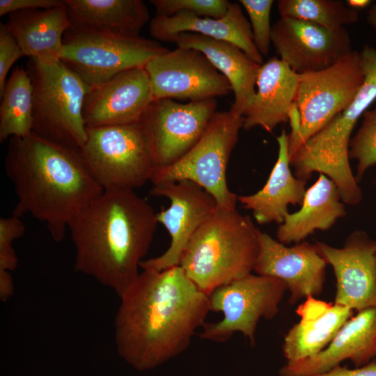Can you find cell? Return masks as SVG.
<instances>
[{"instance_id":"cell-1","label":"cell","mask_w":376,"mask_h":376,"mask_svg":"<svg viewBox=\"0 0 376 376\" xmlns=\"http://www.w3.org/2000/svg\"><path fill=\"white\" fill-rule=\"evenodd\" d=\"M119 298L115 345L119 355L139 370L184 352L210 311L209 295L179 265L143 269Z\"/></svg>"},{"instance_id":"cell-2","label":"cell","mask_w":376,"mask_h":376,"mask_svg":"<svg viewBox=\"0 0 376 376\" xmlns=\"http://www.w3.org/2000/svg\"><path fill=\"white\" fill-rule=\"evenodd\" d=\"M157 223L152 206L134 190H103L69 222L75 270L120 297L139 276Z\"/></svg>"},{"instance_id":"cell-3","label":"cell","mask_w":376,"mask_h":376,"mask_svg":"<svg viewBox=\"0 0 376 376\" xmlns=\"http://www.w3.org/2000/svg\"><path fill=\"white\" fill-rule=\"evenodd\" d=\"M4 168L17 196L12 215L29 214L45 223L56 242L63 240L75 214L103 191L80 150L33 132L8 140Z\"/></svg>"},{"instance_id":"cell-4","label":"cell","mask_w":376,"mask_h":376,"mask_svg":"<svg viewBox=\"0 0 376 376\" xmlns=\"http://www.w3.org/2000/svg\"><path fill=\"white\" fill-rule=\"evenodd\" d=\"M258 233L249 217L217 207L189 241L179 266L209 295L251 274L259 251Z\"/></svg>"},{"instance_id":"cell-5","label":"cell","mask_w":376,"mask_h":376,"mask_svg":"<svg viewBox=\"0 0 376 376\" xmlns=\"http://www.w3.org/2000/svg\"><path fill=\"white\" fill-rule=\"evenodd\" d=\"M360 53L364 81L352 103L290 156L295 175L307 182L313 173L329 178L345 204L358 205L363 192L350 167L351 134L359 118L376 99V49L365 45Z\"/></svg>"},{"instance_id":"cell-6","label":"cell","mask_w":376,"mask_h":376,"mask_svg":"<svg viewBox=\"0 0 376 376\" xmlns=\"http://www.w3.org/2000/svg\"><path fill=\"white\" fill-rule=\"evenodd\" d=\"M26 70L33 88V131L77 150L87 138L83 107L88 86L61 60L30 58Z\"/></svg>"},{"instance_id":"cell-7","label":"cell","mask_w":376,"mask_h":376,"mask_svg":"<svg viewBox=\"0 0 376 376\" xmlns=\"http://www.w3.org/2000/svg\"><path fill=\"white\" fill-rule=\"evenodd\" d=\"M80 150L90 174L103 190L132 189L155 171L151 145L141 122L86 127Z\"/></svg>"},{"instance_id":"cell-8","label":"cell","mask_w":376,"mask_h":376,"mask_svg":"<svg viewBox=\"0 0 376 376\" xmlns=\"http://www.w3.org/2000/svg\"><path fill=\"white\" fill-rule=\"evenodd\" d=\"M159 42L129 36L71 26L63 36L61 60L88 86L104 83L168 52Z\"/></svg>"},{"instance_id":"cell-9","label":"cell","mask_w":376,"mask_h":376,"mask_svg":"<svg viewBox=\"0 0 376 376\" xmlns=\"http://www.w3.org/2000/svg\"><path fill=\"white\" fill-rule=\"evenodd\" d=\"M243 117L230 111H217L198 141L181 158L152 177L153 184L179 180L191 181L211 194L218 207L235 210L237 196L228 186L226 170Z\"/></svg>"},{"instance_id":"cell-10","label":"cell","mask_w":376,"mask_h":376,"mask_svg":"<svg viewBox=\"0 0 376 376\" xmlns=\"http://www.w3.org/2000/svg\"><path fill=\"white\" fill-rule=\"evenodd\" d=\"M298 75L300 127L288 136L290 156L352 103L365 77L360 53L354 50L327 68Z\"/></svg>"},{"instance_id":"cell-11","label":"cell","mask_w":376,"mask_h":376,"mask_svg":"<svg viewBox=\"0 0 376 376\" xmlns=\"http://www.w3.org/2000/svg\"><path fill=\"white\" fill-rule=\"evenodd\" d=\"M286 290L280 279L252 274L216 288L209 295L210 311L221 312L223 318L205 322L200 338L223 343L240 332L254 346L259 320L276 316Z\"/></svg>"},{"instance_id":"cell-12","label":"cell","mask_w":376,"mask_h":376,"mask_svg":"<svg viewBox=\"0 0 376 376\" xmlns=\"http://www.w3.org/2000/svg\"><path fill=\"white\" fill-rule=\"evenodd\" d=\"M217 107L215 98L186 104L168 98L151 102L141 122L151 145L155 171L178 161L198 141Z\"/></svg>"},{"instance_id":"cell-13","label":"cell","mask_w":376,"mask_h":376,"mask_svg":"<svg viewBox=\"0 0 376 376\" xmlns=\"http://www.w3.org/2000/svg\"><path fill=\"white\" fill-rule=\"evenodd\" d=\"M145 68L153 101H197L226 95L232 91L228 80L197 49L177 47L150 61Z\"/></svg>"},{"instance_id":"cell-14","label":"cell","mask_w":376,"mask_h":376,"mask_svg":"<svg viewBox=\"0 0 376 376\" xmlns=\"http://www.w3.org/2000/svg\"><path fill=\"white\" fill-rule=\"evenodd\" d=\"M150 194L170 201L168 208L157 213V219L167 230L171 242L164 253L143 260L140 267L162 271L179 265L189 241L218 205L211 194L189 180L153 184Z\"/></svg>"},{"instance_id":"cell-15","label":"cell","mask_w":376,"mask_h":376,"mask_svg":"<svg viewBox=\"0 0 376 376\" xmlns=\"http://www.w3.org/2000/svg\"><path fill=\"white\" fill-rule=\"evenodd\" d=\"M271 42L280 59L297 74L327 68L352 51L346 28L331 30L291 17L274 23Z\"/></svg>"},{"instance_id":"cell-16","label":"cell","mask_w":376,"mask_h":376,"mask_svg":"<svg viewBox=\"0 0 376 376\" xmlns=\"http://www.w3.org/2000/svg\"><path fill=\"white\" fill-rule=\"evenodd\" d=\"M336 279L334 303L357 312L376 308V240L363 230L352 233L341 248L315 243Z\"/></svg>"},{"instance_id":"cell-17","label":"cell","mask_w":376,"mask_h":376,"mask_svg":"<svg viewBox=\"0 0 376 376\" xmlns=\"http://www.w3.org/2000/svg\"><path fill=\"white\" fill-rule=\"evenodd\" d=\"M259 251L253 267L258 275L282 281L295 304L323 290L327 263L315 244L301 242L288 247L259 230Z\"/></svg>"},{"instance_id":"cell-18","label":"cell","mask_w":376,"mask_h":376,"mask_svg":"<svg viewBox=\"0 0 376 376\" xmlns=\"http://www.w3.org/2000/svg\"><path fill=\"white\" fill-rule=\"evenodd\" d=\"M145 66L125 70L109 80L89 87L83 117L86 127L139 122L152 102Z\"/></svg>"},{"instance_id":"cell-19","label":"cell","mask_w":376,"mask_h":376,"mask_svg":"<svg viewBox=\"0 0 376 376\" xmlns=\"http://www.w3.org/2000/svg\"><path fill=\"white\" fill-rule=\"evenodd\" d=\"M376 353V308L357 312L340 328L328 346L316 355L279 370L280 376H313L325 373L350 359L359 367L368 363Z\"/></svg>"},{"instance_id":"cell-20","label":"cell","mask_w":376,"mask_h":376,"mask_svg":"<svg viewBox=\"0 0 376 376\" xmlns=\"http://www.w3.org/2000/svg\"><path fill=\"white\" fill-rule=\"evenodd\" d=\"M149 31L155 40L169 42L173 36L184 32L227 41L240 48L256 63H263V56L253 42L250 22L240 3L230 2L226 14L217 19L189 12H180L171 17L155 15L150 22Z\"/></svg>"},{"instance_id":"cell-21","label":"cell","mask_w":376,"mask_h":376,"mask_svg":"<svg viewBox=\"0 0 376 376\" xmlns=\"http://www.w3.org/2000/svg\"><path fill=\"white\" fill-rule=\"evenodd\" d=\"M257 91L252 102L244 111L243 129L260 127L268 132L289 121L295 104L299 75L285 63L273 56L263 63L256 79Z\"/></svg>"},{"instance_id":"cell-22","label":"cell","mask_w":376,"mask_h":376,"mask_svg":"<svg viewBox=\"0 0 376 376\" xmlns=\"http://www.w3.org/2000/svg\"><path fill=\"white\" fill-rule=\"evenodd\" d=\"M295 311L299 321L288 331L283 343L287 363L312 357L325 349L354 311L308 297Z\"/></svg>"},{"instance_id":"cell-23","label":"cell","mask_w":376,"mask_h":376,"mask_svg":"<svg viewBox=\"0 0 376 376\" xmlns=\"http://www.w3.org/2000/svg\"><path fill=\"white\" fill-rule=\"evenodd\" d=\"M170 42L179 47L197 49L206 56L231 86L235 99L229 111L237 116H242L253 100L261 65L251 60L233 43L198 33H180L173 36Z\"/></svg>"},{"instance_id":"cell-24","label":"cell","mask_w":376,"mask_h":376,"mask_svg":"<svg viewBox=\"0 0 376 376\" xmlns=\"http://www.w3.org/2000/svg\"><path fill=\"white\" fill-rule=\"evenodd\" d=\"M276 141L277 159L265 185L253 194L237 197L242 206L252 212L259 224H282L289 214L288 206L301 205L306 191L307 182L297 178L291 171L285 130H282Z\"/></svg>"},{"instance_id":"cell-25","label":"cell","mask_w":376,"mask_h":376,"mask_svg":"<svg viewBox=\"0 0 376 376\" xmlns=\"http://www.w3.org/2000/svg\"><path fill=\"white\" fill-rule=\"evenodd\" d=\"M6 24L24 56L45 63L61 60L63 36L71 26L64 1L63 5L54 8L10 13Z\"/></svg>"},{"instance_id":"cell-26","label":"cell","mask_w":376,"mask_h":376,"mask_svg":"<svg viewBox=\"0 0 376 376\" xmlns=\"http://www.w3.org/2000/svg\"><path fill=\"white\" fill-rule=\"evenodd\" d=\"M300 209L289 213L276 230L277 240L284 244L301 242L315 230H327L346 215L345 207L336 185L320 173L306 189Z\"/></svg>"},{"instance_id":"cell-27","label":"cell","mask_w":376,"mask_h":376,"mask_svg":"<svg viewBox=\"0 0 376 376\" xmlns=\"http://www.w3.org/2000/svg\"><path fill=\"white\" fill-rule=\"evenodd\" d=\"M71 26L139 36L150 14L141 0H65Z\"/></svg>"},{"instance_id":"cell-28","label":"cell","mask_w":376,"mask_h":376,"mask_svg":"<svg viewBox=\"0 0 376 376\" xmlns=\"http://www.w3.org/2000/svg\"><path fill=\"white\" fill-rule=\"evenodd\" d=\"M0 141L24 137L33 131V88L29 72L17 66L0 95Z\"/></svg>"},{"instance_id":"cell-29","label":"cell","mask_w":376,"mask_h":376,"mask_svg":"<svg viewBox=\"0 0 376 376\" xmlns=\"http://www.w3.org/2000/svg\"><path fill=\"white\" fill-rule=\"evenodd\" d=\"M281 17L307 21L328 29L345 28L359 21V12L338 0H279Z\"/></svg>"},{"instance_id":"cell-30","label":"cell","mask_w":376,"mask_h":376,"mask_svg":"<svg viewBox=\"0 0 376 376\" xmlns=\"http://www.w3.org/2000/svg\"><path fill=\"white\" fill-rule=\"evenodd\" d=\"M349 158L357 161L358 182L369 168L376 165V106L363 113L361 125L350 142Z\"/></svg>"},{"instance_id":"cell-31","label":"cell","mask_w":376,"mask_h":376,"mask_svg":"<svg viewBox=\"0 0 376 376\" xmlns=\"http://www.w3.org/2000/svg\"><path fill=\"white\" fill-rule=\"evenodd\" d=\"M156 15L171 17L180 12H189L202 17L221 18L227 13L228 0H150Z\"/></svg>"},{"instance_id":"cell-32","label":"cell","mask_w":376,"mask_h":376,"mask_svg":"<svg viewBox=\"0 0 376 376\" xmlns=\"http://www.w3.org/2000/svg\"><path fill=\"white\" fill-rule=\"evenodd\" d=\"M240 5L247 13L254 45L262 56H267L271 42L270 12L272 0H240Z\"/></svg>"},{"instance_id":"cell-33","label":"cell","mask_w":376,"mask_h":376,"mask_svg":"<svg viewBox=\"0 0 376 376\" xmlns=\"http://www.w3.org/2000/svg\"><path fill=\"white\" fill-rule=\"evenodd\" d=\"M25 228L20 217L0 219V269L10 272L17 267L18 260L12 244L24 234Z\"/></svg>"},{"instance_id":"cell-34","label":"cell","mask_w":376,"mask_h":376,"mask_svg":"<svg viewBox=\"0 0 376 376\" xmlns=\"http://www.w3.org/2000/svg\"><path fill=\"white\" fill-rule=\"evenodd\" d=\"M24 56L20 47L6 24H0V95L2 93L7 75L15 62Z\"/></svg>"},{"instance_id":"cell-35","label":"cell","mask_w":376,"mask_h":376,"mask_svg":"<svg viewBox=\"0 0 376 376\" xmlns=\"http://www.w3.org/2000/svg\"><path fill=\"white\" fill-rule=\"evenodd\" d=\"M63 4L60 0H0V16L26 10L47 9Z\"/></svg>"},{"instance_id":"cell-36","label":"cell","mask_w":376,"mask_h":376,"mask_svg":"<svg viewBox=\"0 0 376 376\" xmlns=\"http://www.w3.org/2000/svg\"><path fill=\"white\" fill-rule=\"evenodd\" d=\"M313 376H376V359L355 369L338 365L325 373Z\"/></svg>"},{"instance_id":"cell-37","label":"cell","mask_w":376,"mask_h":376,"mask_svg":"<svg viewBox=\"0 0 376 376\" xmlns=\"http://www.w3.org/2000/svg\"><path fill=\"white\" fill-rule=\"evenodd\" d=\"M13 280L10 272L0 269V299L6 301L13 295Z\"/></svg>"},{"instance_id":"cell-38","label":"cell","mask_w":376,"mask_h":376,"mask_svg":"<svg viewBox=\"0 0 376 376\" xmlns=\"http://www.w3.org/2000/svg\"><path fill=\"white\" fill-rule=\"evenodd\" d=\"M368 24L375 30L376 32V4H373L367 13L366 17Z\"/></svg>"},{"instance_id":"cell-39","label":"cell","mask_w":376,"mask_h":376,"mask_svg":"<svg viewBox=\"0 0 376 376\" xmlns=\"http://www.w3.org/2000/svg\"><path fill=\"white\" fill-rule=\"evenodd\" d=\"M372 3L370 0H347V5L357 10V9L365 8Z\"/></svg>"},{"instance_id":"cell-40","label":"cell","mask_w":376,"mask_h":376,"mask_svg":"<svg viewBox=\"0 0 376 376\" xmlns=\"http://www.w3.org/2000/svg\"><path fill=\"white\" fill-rule=\"evenodd\" d=\"M375 357H376V353H375Z\"/></svg>"},{"instance_id":"cell-41","label":"cell","mask_w":376,"mask_h":376,"mask_svg":"<svg viewBox=\"0 0 376 376\" xmlns=\"http://www.w3.org/2000/svg\"><path fill=\"white\" fill-rule=\"evenodd\" d=\"M375 184H376V181H375Z\"/></svg>"}]
</instances>
